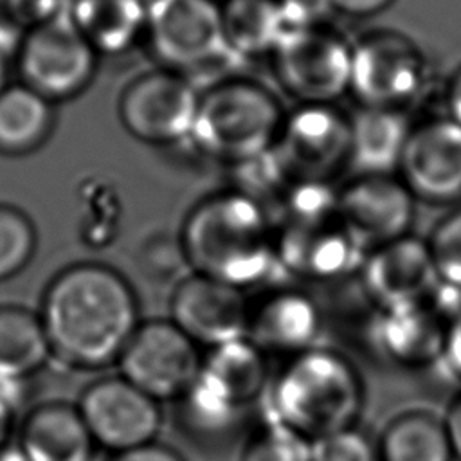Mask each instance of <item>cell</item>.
<instances>
[{"label": "cell", "instance_id": "6da1fadb", "mask_svg": "<svg viewBox=\"0 0 461 461\" xmlns=\"http://www.w3.org/2000/svg\"><path fill=\"white\" fill-rule=\"evenodd\" d=\"M40 319L52 360L79 371L117 364L140 324L130 283L101 263L63 268L45 288Z\"/></svg>", "mask_w": 461, "mask_h": 461}, {"label": "cell", "instance_id": "7a4b0ae2", "mask_svg": "<svg viewBox=\"0 0 461 461\" xmlns=\"http://www.w3.org/2000/svg\"><path fill=\"white\" fill-rule=\"evenodd\" d=\"M178 245L193 272L243 292L279 267L268 212L236 189L198 202L184 220Z\"/></svg>", "mask_w": 461, "mask_h": 461}, {"label": "cell", "instance_id": "3957f363", "mask_svg": "<svg viewBox=\"0 0 461 461\" xmlns=\"http://www.w3.org/2000/svg\"><path fill=\"white\" fill-rule=\"evenodd\" d=\"M265 394L267 421L310 441L355 427L366 402L357 366L344 353L321 344L285 358Z\"/></svg>", "mask_w": 461, "mask_h": 461}, {"label": "cell", "instance_id": "277c9868", "mask_svg": "<svg viewBox=\"0 0 461 461\" xmlns=\"http://www.w3.org/2000/svg\"><path fill=\"white\" fill-rule=\"evenodd\" d=\"M283 119L276 95L263 85L221 79L200 94L189 140L202 153L238 166L276 144Z\"/></svg>", "mask_w": 461, "mask_h": 461}, {"label": "cell", "instance_id": "5b68a950", "mask_svg": "<svg viewBox=\"0 0 461 461\" xmlns=\"http://www.w3.org/2000/svg\"><path fill=\"white\" fill-rule=\"evenodd\" d=\"M144 36L157 59L182 76L236 58L214 0H149Z\"/></svg>", "mask_w": 461, "mask_h": 461}, {"label": "cell", "instance_id": "8992f818", "mask_svg": "<svg viewBox=\"0 0 461 461\" xmlns=\"http://www.w3.org/2000/svg\"><path fill=\"white\" fill-rule=\"evenodd\" d=\"M97 56L67 11L27 29L16 49L22 83L50 103L85 90Z\"/></svg>", "mask_w": 461, "mask_h": 461}, {"label": "cell", "instance_id": "52a82bcc", "mask_svg": "<svg viewBox=\"0 0 461 461\" xmlns=\"http://www.w3.org/2000/svg\"><path fill=\"white\" fill-rule=\"evenodd\" d=\"M203 353L175 322H140L121 353L119 375L162 402L180 400L202 371Z\"/></svg>", "mask_w": 461, "mask_h": 461}, {"label": "cell", "instance_id": "ba28073f", "mask_svg": "<svg viewBox=\"0 0 461 461\" xmlns=\"http://www.w3.org/2000/svg\"><path fill=\"white\" fill-rule=\"evenodd\" d=\"M272 63L283 90L301 104H331L349 90L351 45L326 25L286 32Z\"/></svg>", "mask_w": 461, "mask_h": 461}, {"label": "cell", "instance_id": "9c48e42d", "mask_svg": "<svg viewBox=\"0 0 461 461\" xmlns=\"http://www.w3.org/2000/svg\"><path fill=\"white\" fill-rule=\"evenodd\" d=\"M425 81L423 52L405 34L375 31L351 45L349 92L362 106L403 110L421 94Z\"/></svg>", "mask_w": 461, "mask_h": 461}, {"label": "cell", "instance_id": "30bf717a", "mask_svg": "<svg viewBox=\"0 0 461 461\" xmlns=\"http://www.w3.org/2000/svg\"><path fill=\"white\" fill-rule=\"evenodd\" d=\"M76 407L94 445L106 454L155 443L162 425L160 403L121 375L90 382Z\"/></svg>", "mask_w": 461, "mask_h": 461}, {"label": "cell", "instance_id": "8fae6325", "mask_svg": "<svg viewBox=\"0 0 461 461\" xmlns=\"http://www.w3.org/2000/svg\"><path fill=\"white\" fill-rule=\"evenodd\" d=\"M292 182H330L349 164V117L333 104H299L272 146Z\"/></svg>", "mask_w": 461, "mask_h": 461}, {"label": "cell", "instance_id": "7c38bea8", "mask_svg": "<svg viewBox=\"0 0 461 461\" xmlns=\"http://www.w3.org/2000/svg\"><path fill=\"white\" fill-rule=\"evenodd\" d=\"M200 92L193 81L173 70L137 76L119 97L124 130L148 144H175L193 131Z\"/></svg>", "mask_w": 461, "mask_h": 461}, {"label": "cell", "instance_id": "4fadbf2b", "mask_svg": "<svg viewBox=\"0 0 461 461\" xmlns=\"http://www.w3.org/2000/svg\"><path fill=\"white\" fill-rule=\"evenodd\" d=\"M367 249L351 234L339 214L279 223L276 230L277 265L306 281H337L362 268Z\"/></svg>", "mask_w": 461, "mask_h": 461}, {"label": "cell", "instance_id": "5bb4252c", "mask_svg": "<svg viewBox=\"0 0 461 461\" xmlns=\"http://www.w3.org/2000/svg\"><path fill=\"white\" fill-rule=\"evenodd\" d=\"M249 313L243 290L196 272L182 277L169 299V321L205 351L245 339Z\"/></svg>", "mask_w": 461, "mask_h": 461}, {"label": "cell", "instance_id": "9a60e30c", "mask_svg": "<svg viewBox=\"0 0 461 461\" xmlns=\"http://www.w3.org/2000/svg\"><path fill=\"white\" fill-rule=\"evenodd\" d=\"M398 171L414 198L434 203L461 198V126L448 117L412 126Z\"/></svg>", "mask_w": 461, "mask_h": 461}, {"label": "cell", "instance_id": "2e32d148", "mask_svg": "<svg viewBox=\"0 0 461 461\" xmlns=\"http://www.w3.org/2000/svg\"><path fill=\"white\" fill-rule=\"evenodd\" d=\"M339 216L367 249L407 236L414 196L393 175L357 176L339 191Z\"/></svg>", "mask_w": 461, "mask_h": 461}, {"label": "cell", "instance_id": "e0dca14e", "mask_svg": "<svg viewBox=\"0 0 461 461\" xmlns=\"http://www.w3.org/2000/svg\"><path fill=\"white\" fill-rule=\"evenodd\" d=\"M360 276L362 288L376 310L421 303L439 283L427 241L409 234L371 249Z\"/></svg>", "mask_w": 461, "mask_h": 461}, {"label": "cell", "instance_id": "ac0fdd59", "mask_svg": "<svg viewBox=\"0 0 461 461\" xmlns=\"http://www.w3.org/2000/svg\"><path fill=\"white\" fill-rule=\"evenodd\" d=\"M448 322L427 297L416 304L376 310L367 335L380 358L414 369L439 362Z\"/></svg>", "mask_w": 461, "mask_h": 461}, {"label": "cell", "instance_id": "d6986e66", "mask_svg": "<svg viewBox=\"0 0 461 461\" xmlns=\"http://www.w3.org/2000/svg\"><path fill=\"white\" fill-rule=\"evenodd\" d=\"M322 324V310L306 292L279 288L250 304L247 339L267 357L288 358L319 346Z\"/></svg>", "mask_w": 461, "mask_h": 461}, {"label": "cell", "instance_id": "ffe728a7", "mask_svg": "<svg viewBox=\"0 0 461 461\" xmlns=\"http://www.w3.org/2000/svg\"><path fill=\"white\" fill-rule=\"evenodd\" d=\"M16 445L29 461H85L97 450L76 403L58 400L25 412Z\"/></svg>", "mask_w": 461, "mask_h": 461}, {"label": "cell", "instance_id": "44dd1931", "mask_svg": "<svg viewBox=\"0 0 461 461\" xmlns=\"http://www.w3.org/2000/svg\"><path fill=\"white\" fill-rule=\"evenodd\" d=\"M412 126L403 110L360 106L349 117V164L358 175H393Z\"/></svg>", "mask_w": 461, "mask_h": 461}, {"label": "cell", "instance_id": "7402d4cb", "mask_svg": "<svg viewBox=\"0 0 461 461\" xmlns=\"http://www.w3.org/2000/svg\"><path fill=\"white\" fill-rule=\"evenodd\" d=\"M200 378L241 409L267 393L270 384L267 355L247 337L207 349Z\"/></svg>", "mask_w": 461, "mask_h": 461}, {"label": "cell", "instance_id": "603a6c76", "mask_svg": "<svg viewBox=\"0 0 461 461\" xmlns=\"http://www.w3.org/2000/svg\"><path fill=\"white\" fill-rule=\"evenodd\" d=\"M67 14L97 54L126 52L146 29L142 0H68Z\"/></svg>", "mask_w": 461, "mask_h": 461}, {"label": "cell", "instance_id": "cb8c5ba5", "mask_svg": "<svg viewBox=\"0 0 461 461\" xmlns=\"http://www.w3.org/2000/svg\"><path fill=\"white\" fill-rule=\"evenodd\" d=\"M54 126V106L25 86L9 85L0 94V153L27 155L49 139Z\"/></svg>", "mask_w": 461, "mask_h": 461}, {"label": "cell", "instance_id": "d4e9b609", "mask_svg": "<svg viewBox=\"0 0 461 461\" xmlns=\"http://www.w3.org/2000/svg\"><path fill=\"white\" fill-rule=\"evenodd\" d=\"M376 447L380 461H456L443 418L420 409L389 420Z\"/></svg>", "mask_w": 461, "mask_h": 461}, {"label": "cell", "instance_id": "484cf974", "mask_svg": "<svg viewBox=\"0 0 461 461\" xmlns=\"http://www.w3.org/2000/svg\"><path fill=\"white\" fill-rule=\"evenodd\" d=\"M49 360L50 348L40 313L0 306V376L31 380Z\"/></svg>", "mask_w": 461, "mask_h": 461}, {"label": "cell", "instance_id": "4316f807", "mask_svg": "<svg viewBox=\"0 0 461 461\" xmlns=\"http://www.w3.org/2000/svg\"><path fill=\"white\" fill-rule=\"evenodd\" d=\"M220 13L227 47L236 58L272 54L285 36L277 0H223Z\"/></svg>", "mask_w": 461, "mask_h": 461}, {"label": "cell", "instance_id": "83f0119b", "mask_svg": "<svg viewBox=\"0 0 461 461\" xmlns=\"http://www.w3.org/2000/svg\"><path fill=\"white\" fill-rule=\"evenodd\" d=\"M184 430L202 441H220L238 430L247 409H241L207 385L200 375L189 391L176 400Z\"/></svg>", "mask_w": 461, "mask_h": 461}, {"label": "cell", "instance_id": "f1b7e54d", "mask_svg": "<svg viewBox=\"0 0 461 461\" xmlns=\"http://www.w3.org/2000/svg\"><path fill=\"white\" fill-rule=\"evenodd\" d=\"M34 249L36 229L31 218L13 205H0V281L22 272Z\"/></svg>", "mask_w": 461, "mask_h": 461}, {"label": "cell", "instance_id": "f546056e", "mask_svg": "<svg viewBox=\"0 0 461 461\" xmlns=\"http://www.w3.org/2000/svg\"><path fill=\"white\" fill-rule=\"evenodd\" d=\"M240 461H312V441L267 421L249 436Z\"/></svg>", "mask_w": 461, "mask_h": 461}, {"label": "cell", "instance_id": "4dcf8cb0", "mask_svg": "<svg viewBox=\"0 0 461 461\" xmlns=\"http://www.w3.org/2000/svg\"><path fill=\"white\" fill-rule=\"evenodd\" d=\"M427 247L438 281L461 290V209L434 227Z\"/></svg>", "mask_w": 461, "mask_h": 461}, {"label": "cell", "instance_id": "1f68e13d", "mask_svg": "<svg viewBox=\"0 0 461 461\" xmlns=\"http://www.w3.org/2000/svg\"><path fill=\"white\" fill-rule=\"evenodd\" d=\"M312 461H380L376 441L357 425L312 441Z\"/></svg>", "mask_w": 461, "mask_h": 461}, {"label": "cell", "instance_id": "d6a6232c", "mask_svg": "<svg viewBox=\"0 0 461 461\" xmlns=\"http://www.w3.org/2000/svg\"><path fill=\"white\" fill-rule=\"evenodd\" d=\"M285 23V34L322 27L333 11L330 0H277Z\"/></svg>", "mask_w": 461, "mask_h": 461}, {"label": "cell", "instance_id": "836d02e7", "mask_svg": "<svg viewBox=\"0 0 461 461\" xmlns=\"http://www.w3.org/2000/svg\"><path fill=\"white\" fill-rule=\"evenodd\" d=\"M439 362L447 367L452 378L461 382V310L448 322L445 348Z\"/></svg>", "mask_w": 461, "mask_h": 461}, {"label": "cell", "instance_id": "e575fe53", "mask_svg": "<svg viewBox=\"0 0 461 461\" xmlns=\"http://www.w3.org/2000/svg\"><path fill=\"white\" fill-rule=\"evenodd\" d=\"M108 461H185L176 450L160 443H149L128 452L108 454Z\"/></svg>", "mask_w": 461, "mask_h": 461}, {"label": "cell", "instance_id": "d590c367", "mask_svg": "<svg viewBox=\"0 0 461 461\" xmlns=\"http://www.w3.org/2000/svg\"><path fill=\"white\" fill-rule=\"evenodd\" d=\"M333 11L353 18H366L384 11L394 0H330Z\"/></svg>", "mask_w": 461, "mask_h": 461}, {"label": "cell", "instance_id": "8d00e7d4", "mask_svg": "<svg viewBox=\"0 0 461 461\" xmlns=\"http://www.w3.org/2000/svg\"><path fill=\"white\" fill-rule=\"evenodd\" d=\"M443 423L452 447L454 459L461 461V393H457L450 402L443 416Z\"/></svg>", "mask_w": 461, "mask_h": 461}, {"label": "cell", "instance_id": "74e56055", "mask_svg": "<svg viewBox=\"0 0 461 461\" xmlns=\"http://www.w3.org/2000/svg\"><path fill=\"white\" fill-rule=\"evenodd\" d=\"M447 117L461 126V67L452 74L445 92Z\"/></svg>", "mask_w": 461, "mask_h": 461}, {"label": "cell", "instance_id": "f35d334b", "mask_svg": "<svg viewBox=\"0 0 461 461\" xmlns=\"http://www.w3.org/2000/svg\"><path fill=\"white\" fill-rule=\"evenodd\" d=\"M16 416L18 414L13 409H9L4 402H0V450L13 443L11 436L14 430Z\"/></svg>", "mask_w": 461, "mask_h": 461}, {"label": "cell", "instance_id": "ab89813d", "mask_svg": "<svg viewBox=\"0 0 461 461\" xmlns=\"http://www.w3.org/2000/svg\"><path fill=\"white\" fill-rule=\"evenodd\" d=\"M0 461H29V459L25 457V454L20 450L16 443H11L0 450Z\"/></svg>", "mask_w": 461, "mask_h": 461}, {"label": "cell", "instance_id": "60d3db41", "mask_svg": "<svg viewBox=\"0 0 461 461\" xmlns=\"http://www.w3.org/2000/svg\"><path fill=\"white\" fill-rule=\"evenodd\" d=\"M7 54L0 50V94L9 86L7 83Z\"/></svg>", "mask_w": 461, "mask_h": 461}, {"label": "cell", "instance_id": "b9f144b4", "mask_svg": "<svg viewBox=\"0 0 461 461\" xmlns=\"http://www.w3.org/2000/svg\"><path fill=\"white\" fill-rule=\"evenodd\" d=\"M142 2H146V4H148V2H149V0H142Z\"/></svg>", "mask_w": 461, "mask_h": 461}]
</instances>
